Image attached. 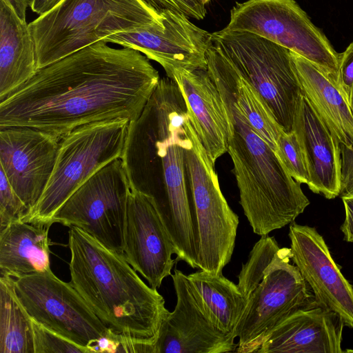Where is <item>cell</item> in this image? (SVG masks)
Segmentation results:
<instances>
[{"label": "cell", "instance_id": "obj_23", "mask_svg": "<svg viewBox=\"0 0 353 353\" xmlns=\"http://www.w3.org/2000/svg\"><path fill=\"white\" fill-rule=\"evenodd\" d=\"M291 54L303 94L340 143L353 148V111L347 98L321 69Z\"/></svg>", "mask_w": 353, "mask_h": 353}, {"label": "cell", "instance_id": "obj_17", "mask_svg": "<svg viewBox=\"0 0 353 353\" xmlns=\"http://www.w3.org/2000/svg\"><path fill=\"white\" fill-rule=\"evenodd\" d=\"M289 237L291 259L317 305L336 313L353 327V287L333 260L322 236L314 228L292 223Z\"/></svg>", "mask_w": 353, "mask_h": 353}, {"label": "cell", "instance_id": "obj_9", "mask_svg": "<svg viewBox=\"0 0 353 353\" xmlns=\"http://www.w3.org/2000/svg\"><path fill=\"white\" fill-rule=\"evenodd\" d=\"M227 30L251 32L321 69L338 86L340 54L294 0H248L230 11Z\"/></svg>", "mask_w": 353, "mask_h": 353}, {"label": "cell", "instance_id": "obj_19", "mask_svg": "<svg viewBox=\"0 0 353 353\" xmlns=\"http://www.w3.org/2000/svg\"><path fill=\"white\" fill-rule=\"evenodd\" d=\"M344 322L336 313L314 304L276 326L257 353H340Z\"/></svg>", "mask_w": 353, "mask_h": 353}, {"label": "cell", "instance_id": "obj_36", "mask_svg": "<svg viewBox=\"0 0 353 353\" xmlns=\"http://www.w3.org/2000/svg\"><path fill=\"white\" fill-rule=\"evenodd\" d=\"M6 1L16 12V14L22 19H26V10L30 6V0H3Z\"/></svg>", "mask_w": 353, "mask_h": 353}, {"label": "cell", "instance_id": "obj_35", "mask_svg": "<svg viewBox=\"0 0 353 353\" xmlns=\"http://www.w3.org/2000/svg\"><path fill=\"white\" fill-rule=\"evenodd\" d=\"M63 0H30V7L32 12L39 16L51 11Z\"/></svg>", "mask_w": 353, "mask_h": 353}, {"label": "cell", "instance_id": "obj_1", "mask_svg": "<svg viewBox=\"0 0 353 353\" xmlns=\"http://www.w3.org/2000/svg\"><path fill=\"white\" fill-rule=\"evenodd\" d=\"M149 59L103 40L37 70L0 101V128L26 127L63 136L85 124L137 119L160 78Z\"/></svg>", "mask_w": 353, "mask_h": 353}, {"label": "cell", "instance_id": "obj_21", "mask_svg": "<svg viewBox=\"0 0 353 353\" xmlns=\"http://www.w3.org/2000/svg\"><path fill=\"white\" fill-rule=\"evenodd\" d=\"M207 70L219 93L228 98L252 128L276 151L283 129L256 90L212 43L206 53Z\"/></svg>", "mask_w": 353, "mask_h": 353}, {"label": "cell", "instance_id": "obj_12", "mask_svg": "<svg viewBox=\"0 0 353 353\" xmlns=\"http://www.w3.org/2000/svg\"><path fill=\"white\" fill-rule=\"evenodd\" d=\"M290 248H280L249 297L236 328V352H256L267 336L296 312L316 304L297 267L290 263Z\"/></svg>", "mask_w": 353, "mask_h": 353}, {"label": "cell", "instance_id": "obj_3", "mask_svg": "<svg viewBox=\"0 0 353 353\" xmlns=\"http://www.w3.org/2000/svg\"><path fill=\"white\" fill-rule=\"evenodd\" d=\"M68 230L70 282L120 344L154 345L170 312L126 261L78 227Z\"/></svg>", "mask_w": 353, "mask_h": 353}, {"label": "cell", "instance_id": "obj_20", "mask_svg": "<svg viewBox=\"0 0 353 353\" xmlns=\"http://www.w3.org/2000/svg\"><path fill=\"white\" fill-rule=\"evenodd\" d=\"M174 79L208 156L214 163L228 151L230 120L221 96L206 69L174 70Z\"/></svg>", "mask_w": 353, "mask_h": 353}, {"label": "cell", "instance_id": "obj_8", "mask_svg": "<svg viewBox=\"0 0 353 353\" xmlns=\"http://www.w3.org/2000/svg\"><path fill=\"white\" fill-rule=\"evenodd\" d=\"M212 43L252 84L286 132L292 131L302 90L291 51L257 34L222 29Z\"/></svg>", "mask_w": 353, "mask_h": 353}, {"label": "cell", "instance_id": "obj_37", "mask_svg": "<svg viewBox=\"0 0 353 353\" xmlns=\"http://www.w3.org/2000/svg\"><path fill=\"white\" fill-rule=\"evenodd\" d=\"M349 103H350V105L352 108V110L353 111V92H352L350 99L349 100Z\"/></svg>", "mask_w": 353, "mask_h": 353}, {"label": "cell", "instance_id": "obj_4", "mask_svg": "<svg viewBox=\"0 0 353 353\" xmlns=\"http://www.w3.org/2000/svg\"><path fill=\"white\" fill-rule=\"evenodd\" d=\"M221 96L230 120L227 152L232 161L240 204L254 233L265 236L293 223L310 201L276 152L234 104Z\"/></svg>", "mask_w": 353, "mask_h": 353}, {"label": "cell", "instance_id": "obj_22", "mask_svg": "<svg viewBox=\"0 0 353 353\" xmlns=\"http://www.w3.org/2000/svg\"><path fill=\"white\" fill-rule=\"evenodd\" d=\"M37 70L29 25L0 0V101L32 78Z\"/></svg>", "mask_w": 353, "mask_h": 353}, {"label": "cell", "instance_id": "obj_27", "mask_svg": "<svg viewBox=\"0 0 353 353\" xmlns=\"http://www.w3.org/2000/svg\"><path fill=\"white\" fill-rule=\"evenodd\" d=\"M279 250L275 239L268 235L261 236L253 246L238 276L237 286L248 299L263 280L265 270Z\"/></svg>", "mask_w": 353, "mask_h": 353}, {"label": "cell", "instance_id": "obj_7", "mask_svg": "<svg viewBox=\"0 0 353 353\" xmlns=\"http://www.w3.org/2000/svg\"><path fill=\"white\" fill-rule=\"evenodd\" d=\"M185 149L199 268L215 275L230 261L235 246L239 216L229 206L208 156L190 117Z\"/></svg>", "mask_w": 353, "mask_h": 353}, {"label": "cell", "instance_id": "obj_38", "mask_svg": "<svg viewBox=\"0 0 353 353\" xmlns=\"http://www.w3.org/2000/svg\"><path fill=\"white\" fill-rule=\"evenodd\" d=\"M203 3L205 5L207 4L210 0H202Z\"/></svg>", "mask_w": 353, "mask_h": 353}, {"label": "cell", "instance_id": "obj_18", "mask_svg": "<svg viewBox=\"0 0 353 353\" xmlns=\"http://www.w3.org/2000/svg\"><path fill=\"white\" fill-rule=\"evenodd\" d=\"M292 131L305 155L309 188L328 199L339 196L341 143L303 92L296 106Z\"/></svg>", "mask_w": 353, "mask_h": 353}, {"label": "cell", "instance_id": "obj_25", "mask_svg": "<svg viewBox=\"0 0 353 353\" xmlns=\"http://www.w3.org/2000/svg\"><path fill=\"white\" fill-rule=\"evenodd\" d=\"M187 276L213 323L236 338V328L248 302L237 285L223 274L215 275L202 270Z\"/></svg>", "mask_w": 353, "mask_h": 353}, {"label": "cell", "instance_id": "obj_6", "mask_svg": "<svg viewBox=\"0 0 353 353\" xmlns=\"http://www.w3.org/2000/svg\"><path fill=\"white\" fill-rule=\"evenodd\" d=\"M130 121L114 119L82 125L61 137L43 194L22 221L50 227L68 198L97 172L121 159Z\"/></svg>", "mask_w": 353, "mask_h": 353}, {"label": "cell", "instance_id": "obj_33", "mask_svg": "<svg viewBox=\"0 0 353 353\" xmlns=\"http://www.w3.org/2000/svg\"><path fill=\"white\" fill-rule=\"evenodd\" d=\"M340 194L341 197L353 196V148L341 144Z\"/></svg>", "mask_w": 353, "mask_h": 353}, {"label": "cell", "instance_id": "obj_10", "mask_svg": "<svg viewBox=\"0 0 353 353\" xmlns=\"http://www.w3.org/2000/svg\"><path fill=\"white\" fill-rule=\"evenodd\" d=\"M12 282L16 297L34 321L90 353L105 338L118 341L72 283L51 269L12 277Z\"/></svg>", "mask_w": 353, "mask_h": 353}, {"label": "cell", "instance_id": "obj_29", "mask_svg": "<svg viewBox=\"0 0 353 353\" xmlns=\"http://www.w3.org/2000/svg\"><path fill=\"white\" fill-rule=\"evenodd\" d=\"M34 353H90L32 319Z\"/></svg>", "mask_w": 353, "mask_h": 353}, {"label": "cell", "instance_id": "obj_2", "mask_svg": "<svg viewBox=\"0 0 353 353\" xmlns=\"http://www.w3.org/2000/svg\"><path fill=\"white\" fill-rule=\"evenodd\" d=\"M190 115L176 82L160 79L139 117L130 121L121 159L130 190L150 198L176 251L199 268L185 149Z\"/></svg>", "mask_w": 353, "mask_h": 353}, {"label": "cell", "instance_id": "obj_11", "mask_svg": "<svg viewBox=\"0 0 353 353\" xmlns=\"http://www.w3.org/2000/svg\"><path fill=\"white\" fill-rule=\"evenodd\" d=\"M130 187L121 159L80 186L55 214L52 224L76 226L109 250L123 254L124 225Z\"/></svg>", "mask_w": 353, "mask_h": 353}, {"label": "cell", "instance_id": "obj_32", "mask_svg": "<svg viewBox=\"0 0 353 353\" xmlns=\"http://www.w3.org/2000/svg\"><path fill=\"white\" fill-rule=\"evenodd\" d=\"M338 87L349 102L353 92V42L340 54Z\"/></svg>", "mask_w": 353, "mask_h": 353}, {"label": "cell", "instance_id": "obj_34", "mask_svg": "<svg viewBox=\"0 0 353 353\" xmlns=\"http://www.w3.org/2000/svg\"><path fill=\"white\" fill-rule=\"evenodd\" d=\"M345 208V220L341 225L344 239L348 242H353V196L341 197Z\"/></svg>", "mask_w": 353, "mask_h": 353}, {"label": "cell", "instance_id": "obj_30", "mask_svg": "<svg viewBox=\"0 0 353 353\" xmlns=\"http://www.w3.org/2000/svg\"><path fill=\"white\" fill-rule=\"evenodd\" d=\"M26 214L23 203L0 169V230L12 221L21 219Z\"/></svg>", "mask_w": 353, "mask_h": 353}, {"label": "cell", "instance_id": "obj_31", "mask_svg": "<svg viewBox=\"0 0 353 353\" xmlns=\"http://www.w3.org/2000/svg\"><path fill=\"white\" fill-rule=\"evenodd\" d=\"M160 15L165 11L176 12L189 19H203L206 14L205 5L202 0H141Z\"/></svg>", "mask_w": 353, "mask_h": 353}, {"label": "cell", "instance_id": "obj_26", "mask_svg": "<svg viewBox=\"0 0 353 353\" xmlns=\"http://www.w3.org/2000/svg\"><path fill=\"white\" fill-rule=\"evenodd\" d=\"M0 353H34L32 319L15 296L12 277H0Z\"/></svg>", "mask_w": 353, "mask_h": 353}, {"label": "cell", "instance_id": "obj_16", "mask_svg": "<svg viewBox=\"0 0 353 353\" xmlns=\"http://www.w3.org/2000/svg\"><path fill=\"white\" fill-rule=\"evenodd\" d=\"M173 254L175 248L152 199L131 190L124 225L126 261L157 290L165 277L172 276Z\"/></svg>", "mask_w": 353, "mask_h": 353}, {"label": "cell", "instance_id": "obj_5", "mask_svg": "<svg viewBox=\"0 0 353 353\" xmlns=\"http://www.w3.org/2000/svg\"><path fill=\"white\" fill-rule=\"evenodd\" d=\"M162 23L141 0H63L28 23L37 70L108 36Z\"/></svg>", "mask_w": 353, "mask_h": 353}, {"label": "cell", "instance_id": "obj_15", "mask_svg": "<svg viewBox=\"0 0 353 353\" xmlns=\"http://www.w3.org/2000/svg\"><path fill=\"white\" fill-rule=\"evenodd\" d=\"M176 296L173 312L161 325L154 353H224L235 352L232 336L212 321L187 275L175 269L172 274Z\"/></svg>", "mask_w": 353, "mask_h": 353}, {"label": "cell", "instance_id": "obj_28", "mask_svg": "<svg viewBox=\"0 0 353 353\" xmlns=\"http://www.w3.org/2000/svg\"><path fill=\"white\" fill-rule=\"evenodd\" d=\"M275 152L290 175L300 184H307L309 174L305 155L294 131L280 133Z\"/></svg>", "mask_w": 353, "mask_h": 353}, {"label": "cell", "instance_id": "obj_14", "mask_svg": "<svg viewBox=\"0 0 353 353\" xmlns=\"http://www.w3.org/2000/svg\"><path fill=\"white\" fill-rule=\"evenodd\" d=\"M61 139L59 134L31 128H0V169L23 203L26 214L44 191Z\"/></svg>", "mask_w": 353, "mask_h": 353}, {"label": "cell", "instance_id": "obj_13", "mask_svg": "<svg viewBox=\"0 0 353 353\" xmlns=\"http://www.w3.org/2000/svg\"><path fill=\"white\" fill-rule=\"evenodd\" d=\"M160 16L161 24L114 34L103 41L139 51L159 63L169 78L176 70L206 69L212 33L183 14L165 11Z\"/></svg>", "mask_w": 353, "mask_h": 353}, {"label": "cell", "instance_id": "obj_24", "mask_svg": "<svg viewBox=\"0 0 353 353\" xmlns=\"http://www.w3.org/2000/svg\"><path fill=\"white\" fill-rule=\"evenodd\" d=\"M50 228L17 219L0 230L1 275L19 277L51 269Z\"/></svg>", "mask_w": 353, "mask_h": 353}]
</instances>
